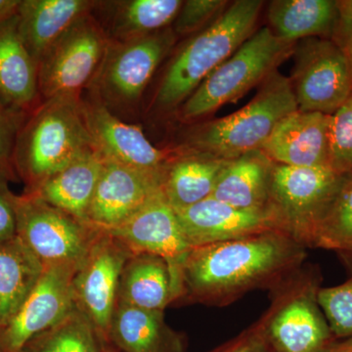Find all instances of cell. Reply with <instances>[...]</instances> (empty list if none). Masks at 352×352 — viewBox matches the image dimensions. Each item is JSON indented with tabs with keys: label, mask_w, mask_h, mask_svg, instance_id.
<instances>
[{
	"label": "cell",
	"mask_w": 352,
	"mask_h": 352,
	"mask_svg": "<svg viewBox=\"0 0 352 352\" xmlns=\"http://www.w3.org/2000/svg\"><path fill=\"white\" fill-rule=\"evenodd\" d=\"M329 168L338 175L352 170V95L330 116Z\"/></svg>",
	"instance_id": "cell-31"
},
{
	"label": "cell",
	"mask_w": 352,
	"mask_h": 352,
	"mask_svg": "<svg viewBox=\"0 0 352 352\" xmlns=\"http://www.w3.org/2000/svg\"><path fill=\"white\" fill-rule=\"evenodd\" d=\"M131 254L124 243L101 230L74 278L76 308L89 319L107 344L120 275Z\"/></svg>",
	"instance_id": "cell-12"
},
{
	"label": "cell",
	"mask_w": 352,
	"mask_h": 352,
	"mask_svg": "<svg viewBox=\"0 0 352 352\" xmlns=\"http://www.w3.org/2000/svg\"><path fill=\"white\" fill-rule=\"evenodd\" d=\"M208 352H273L261 321L256 320L239 335Z\"/></svg>",
	"instance_id": "cell-35"
},
{
	"label": "cell",
	"mask_w": 352,
	"mask_h": 352,
	"mask_svg": "<svg viewBox=\"0 0 352 352\" xmlns=\"http://www.w3.org/2000/svg\"><path fill=\"white\" fill-rule=\"evenodd\" d=\"M175 270L166 258L133 252L127 259L120 275L118 303L164 312L175 303Z\"/></svg>",
	"instance_id": "cell-23"
},
{
	"label": "cell",
	"mask_w": 352,
	"mask_h": 352,
	"mask_svg": "<svg viewBox=\"0 0 352 352\" xmlns=\"http://www.w3.org/2000/svg\"><path fill=\"white\" fill-rule=\"evenodd\" d=\"M267 18L271 31L285 43L332 38L339 7L333 0H275L268 6Z\"/></svg>",
	"instance_id": "cell-27"
},
{
	"label": "cell",
	"mask_w": 352,
	"mask_h": 352,
	"mask_svg": "<svg viewBox=\"0 0 352 352\" xmlns=\"http://www.w3.org/2000/svg\"><path fill=\"white\" fill-rule=\"evenodd\" d=\"M82 107L92 144L104 160L141 170L164 173L175 149H159L140 126L124 122L92 95L82 97Z\"/></svg>",
	"instance_id": "cell-14"
},
{
	"label": "cell",
	"mask_w": 352,
	"mask_h": 352,
	"mask_svg": "<svg viewBox=\"0 0 352 352\" xmlns=\"http://www.w3.org/2000/svg\"><path fill=\"white\" fill-rule=\"evenodd\" d=\"M263 3L261 0L232 2L183 44L166 65L150 111L162 116L177 112L201 82L254 34Z\"/></svg>",
	"instance_id": "cell-2"
},
{
	"label": "cell",
	"mask_w": 352,
	"mask_h": 352,
	"mask_svg": "<svg viewBox=\"0 0 352 352\" xmlns=\"http://www.w3.org/2000/svg\"><path fill=\"white\" fill-rule=\"evenodd\" d=\"M318 302L333 337L337 340L352 337V275L344 283L321 287Z\"/></svg>",
	"instance_id": "cell-32"
},
{
	"label": "cell",
	"mask_w": 352,
	"mask_h": 352,
	"mask_svg": "<svg viewBox=\"0 0 352 352\" xmlns=\"http://www.w3.org/2000/svg\"><path fill=\"white\" fill-rule=\"evenodd\" d=\"M339 20L332 39L346 55L352 74V0L338 1Z\"/></svg>",
	"instance_id": "cell-37"
},
{
	"label": "cell",
	"mask_w": 352,
	"mask_h": 352,
	"mask_svg": "<svg viewBox=\"0 0 352 352\" xmlns=\"http://www.w3.org/2000/svg\"><path fill=\"white\" fill-rule=\"evenodd\" d=\"M182 0H122L98 1L97 9L105 13L101 23L109 41L124 43L149 36L173 25Z\"/></svg>",
	"instance_id": "cell-26"
},
{
	"label": "cell",
	"mask_w": 352,
	"mask_h": 352,
	"mask_svg": "<svg viewBox=\"0 0 352 352\" xmlns=\"http://www.w3.org/2000/svg\"><path fill=\"white\" fill-rule=\"evenodd\" d=\"M330 116L296 110L278 122L263 150L274 163L329 168Z\"/></svg>",
	"instance_id": "cell-17"
},
{
	"label": "cell",
	"mask_w": 352,
	"mask_h": 352,
	"mask_svg": "<svg viewBox=\"0 0 352 352\" xmlns=\"http://www.w3.org/2000/svg\"><path fill=\"white\" fill-rule=\"evenodd\" d=\"M21 0H0V23L17 14Z\"/></svg>",
	"instance_id": "cell-38"
},
{
	"label": "cell",
	"mask_w": 352,
	"mask_h": 352,
	"mask_svg": "<svg viewBox=\"0 0 352 352\" xmlns=\"http://www.w3.org/2000/svg\"><path fill=\"white\" fill-rule=\"evenodd\" d=\"M307 248L279 230L192 248L175 268V303L226 307L270 289L305 263Z\"/></svg>",
	"instance_id": "cell-1"
},
{
	"label": "cell",
	"mask_w": 352,
	"mask_h": 352,
	"mask_svg": "<svg viewBox=\"0 0 352 352\" xmlns=\"http://www.w3.org/2000/svg\"><path fill=\"white\" fill-rule=\"evenodd\" d=\"M78 266L60 264L44 267L19 311L0 329L2 351H22L30 340L54 327L76 307L74 278Z\"/></svg>",
	"instance_id": "cell-13"
},
{
	"label": "cell",
	"mask_w": 352,
	"mask_h": 352,
	"mask_svg": "<svg viewBox=\"0 0 352 352\" xmlns=\"http://www.w3.org/2000/svg\"><path fill=\"white\" fill-rule=\"evenodd\" d=\"M82 107V96L43 100L21 124L12 160L13 170L27 191L94 150Z\"/></svg>",
	"instance_id": "cell-3"
},
{
	"label": "cell",
	"mask_w": 352,
	"mask_h": 352,
	"mask_svg": "<svg viewBox=\"0 0 352 352\" xmlns=\"http://www.w3.org/2000/svg\"><path fill=\"white\" fill-rule=\"evenodd\" d=\"M344 175L328 168H295L274 163L265 214L275 228L314 248L324 217Z\"/></svg>",
	"instance_id": "cell-7"
},
{
	"label": "cell",
	"mask_w": 352,
	"mask_h": 352,
	"mask_svg": "<svg viewBox=\"0 0 352 352\" xmlns=\"http://www.w3.org/2000/svg\"><path fill=\"white\" fill-rule=\"evenodd\" d=\"M289 78L298 111L332 116L352 95L346 55L332 38H309L296 43Z\"/></svg>",
	"instance_id": "cell-11"
},
{
	"label": "cell",
	"mask_w": 352,
	"mask_h": 352,
	"mask_svg": "<svg viewBox=\"0 0 352 352\" xmlns=\"http://www.w3.org/2000/svg\"><path fill=\"white\" fill-rule=\"evenodd\" d=\"M15 214L16 235L44 267L80 265L102 230L28 192L16 195Z\"/></svg>",
	"instance_id": "cell-9"
},
{
	"label": "cell",
	"mask_w": 352,
	"mask_h": 352,
	"mask_svg": "<svg viewBox=\"0 0 352 352\" xmlns=\"http://www.w3.org/2000/svg\"><path fill=\"white\" fill-rule=\"evenodd\" d=\"M108 344L122 352H187L186 337L164 320V311L117 303Z\"/></svg>",
	"instance_id": "cell-21"
},
{
	"label": "cell",
	"mask_w": 352,
	"mask_h": 352,
	"mask_svg": "<svg viewBox=\"0 0 352 352\" xmlns=\"http://www.w3.org/2000/svg\"><path fill=\"white\" fill-rule=\"evenodd\" d=\"M321 272L302 264L270 289L258 319L273 352H322L335 342L318 302Z\"/></svg>",
	"instance_id": "cell-5"
},
{
	"label": "cell",
	"mask_w": 352,
	"mask_h": 352,
	"mask_svg": "<svg viewBox=\"0 0 352 352\" xmlns=\"http://www.w3.org/2000/svg\"><path fill=\"white\" fill-rule=\"evenodd\" d=\"M295 45L278 38L270 27L254 32L201 82L177 111L178 117L185 122H194L239 100L277 71L293 55Z\"/></svg>",
	"instance_id": "cell-6"
},
{
	"label": "cell",
	"mask_w": 352,
	"mask_h": 352,
	"mask_svg": "<svg viewBox=\"0 0 352 352\" xmlns=\"http://www.w3.org/2000/svg\"><path fill=\"white\" fill-rule=\"evenodd\" d=\"M104 352H117L115 351V349H113V347L108 346L106 347L105 351Z\"/></svg>",
	"instance_id": "cell-41"
},
{
	"label": "cell",
	"mask_w": 352,
	"mask_h": 352,
	"mask_svg": "<svg viewBox=\"0 0 352 352\" xmlns=\"http://www.w3.org/2000/svg\"><path fill=\"white\" fill-rule=\"evenodd\" d=\"M109 44L107 34L94 12L72 25L39 61L41 101L82 96L100 68Z\"/></svg>",
	"instance_id": "cell-10"
},
{
	"label": "cell",
	"mask_w": 352,
	"mask_h": 352,
	"mask_svg": "<svg viewBox=\"0 0 352 352\" xmlns=\"http://www.w3.org/2000/svg\"><path fill=\"white\" fill-rule=\"evenodd\" d=\"M176 41L170 25L133 41H110L100 68L87 88L88 94L115 115L117 111L132 110Z\"/></svg>",
	"instance_id": "cell-8"
},
{
	"label": "cell",
	"mask_w": 352,
	"mask_h": 352,
	"mask_svg": "<svg viewBox=\"0 0 352 352\" xmlns=\"http://www.w3.org/2000/svg\"><path fill=\"white\" fill-rule=\"evenodd\" d=\"M339 256L352 275V251L340 252Z\"/></svg>",
	"instance_id": "cell-40"
},
{
	"label": "cell",
	"mask_w": 352,
	"mask_h": 352,
	"mask_svg": "<svg viewBox=\"0 0 352 352\" xmlns=\"http://www.w3.org/2000/svg\"><path fill=\"white\" fill-rule=\"evenodd\" d=\"M0 102L23 116L41 102L38 66L21 38L17 14L0 23Z\"/></svg>",
	"instance_id": "cell-19"
},
{
	"label": "cell",
	"mask_w": 352,
	"mask_h": 352,
	"mask_svg": "<svg viewBox=\"0 0 352 352\" xmlns=\"http://www.w3.org/2000/svg\"><path fill=\"white\" fill-rule=\"evenodd\" d=\"M228 6L226 0H187L183 1L173 21L176 36H190L201 31L223 12Z\"/></svg>",
	"instance_id": "cell-33"
},
{
	"label": "cell",
	"mask_w": 352,
	"mask_h": 352,
	"mask_svg": "<svg viewBox=\"0 0 352 352\" xmlns=\"http://www.w3.org/2000/svg\"><path fill=\"white\" fill-rule=\"evenodd\" d=\"M175 212L185 239L191 248L277 230L264 212L238 210L212 197Z\"/></svg>",
	"instance_id": "cell-18"
},
{
	"label": "cell",
	"mask_w": 352,
	"mask_h": 352,
	"mask_svg": "<svg viewBox=\"0 0 352 352\" xmlns=\"http://www.w3.org/2000/svg\"><path fill=\"white\" fill-rule=\"evenodd\" d=\"M0 352H3V351H2L1 349H0Z\"/></svg>",
	"instance_id": "cell-42"
},
{
	"label": "cell",
	"mask_w": 352,
	"mask_h": 352,
	"mask_svg": "<svg viewBox=\"0 0 352 352\" xmlns=\"http://www.w3.org/2000/svg\"><path fill=\"white\" fill-rule=\"evenodd\" d=\"M314 248L338 254L352 251V170L342 176L339 189L319 227Z\"/></svg>",
	"instance_id": "cell-30"
},
{
	"label": "cell",
	"mask_w": 352,
	"mask_h": 352,
	"mask_svg": "<svg viewBox=\"0 0 352 352\" xmlns=\"http://www.w3.org/2000/svg\"><path fill=\"white\" fill-rule=\"evenodd\" d=\"M92 0H21L17 10L21 38L36 64L80 18L94 12Z\"/></svg>",
	"instance_id": "cell-20"
},
{
	"label": "cell",
	"mask_w": 352,
	"mask_h": 352,
	"mask_svg": "<svg viewBox=\"0 0 352 352\" xmlns=\"http://www.w3.org/2000/svg\"><path fill=\"white\" fill-rule=\"evenodd\" d=\"M105 231L124 243L132 254L162 256L175 270L192 249L162 190L124 223Z\"/></svg>",
	"instance_id": "cell-16"
},
{
	"label": "cell",
	"mask_w": 352,
	"mask_h": 352,
	"mask_svg": "<svg viewBox=\"0 0 352 352\" xmlns=\"http://www.w3.org/2000/svg\"><path fill=\"white\" fill-rule=\"evenodd\" d=\"M322 352H352V337L336 340Z\"/></svg>",
	"instance_id": "cell-39"
},
{
	"label": "cell",
	"mask_w": 352,
	"mask_h": 352,
	"mask_svg": "<svg viewBox=\"0 0 352 352\" xmlns=\"http://www.w3.org/2000/svg\"><path fill=\"white\" fill-rule=\"evenodd\" d=\"M298 110L289 78L275 71L252 100L232 115L192 127L182 149L233 160L261 149L280 120Z\"/></svg>",
	"instance_id": "cell-4"
},
{
	"label": "cell",
	"mask_w": 352,
	"mask_h": 352,
	"mask_svg": "<svg viewBox=\"0 0 352 352\" xmlns=\"http://www.w3.org/2000/svg\"><path fill=\"white\" fill-rule=\"evenodd\" d=\"M102 166L103 157L96 150H91L28 193L34 194L58 210L89 223L88 210Z\"/></svg>",
	"instance_id": "cell-25"
},
{
	"label": "cell",
	"mask_w": 352,
	"mask_h": 352,
	"mask_svg": "<svg viewBox=\"0 0 352 352\" xmlns=\"http://www.w3.org/2000/svg\"><path fill=\"white\" fill-rule=\"evenodd\" d=\"M230 160L175 148L166 164L162 191L175 210H183L212 197L220 175Z\"/></svg>",
	"instance_id": "cell-22"
},
{
	"label": "cell",
	"mask_w": 352,
	"mask_h": 352,
	"mask_svg": "<svg viewBox=\"0 0 352 352\" xmlns=\"http://www.w3.org/2000/svg\"><path fill=\"white\" fill-rule=\"evenodd\" d=\"M108 346L76 307L54 327L30 340L21 352H104Z\"/></svg>",
	"instance_id": "cell-29"
},
{
	"label": "cell",
	"mask_w": 352,
	"mask_h": 352,
	"mask_svg": "<svg viewBox=\"0 0 352 352\" xmlns=\"http://www.w3.org/2000/svg\"><path fill=\"white\" fill-rule=\"evenodd\" d=\"M27 116L20 115L0 102V164L12 168L11 160L16 136Z\"/></svg>",
	"instance_id": "cell-36"
},
{
	"label": "cell",
	"mask_w": 352,
	"mask_h": 352,
	"mask_svg": "<svg viewBox=\"0 0 352 352\" xmlns=\"http://www.w3.org/2000/svg\"><path fill=\"white\" fill-rule=\"evenodd\" d=\"M13 168L0 164V242L16 236V195L9 187Z\"/></svg>",
	"instance_id": "cell-34"
},
{
	"label": "cell",
	"mask_w": 352,
	"mask_h": 352,
	"mask_svg": "<svg viewBox=\"0 0 352 352\" xmlns=\"http://www.w3.org/2000/svg\"><path fill=\"white\" fill-rule=\"evenodd\" d=\"M163 173L141 170L103 159L88 210V221L102 230H110L124 223L161 191Z\"/></svg>",
	"instance_id": "cell-15"
},
{
	"label": "cell",
	"mask_w": 352,
	"mask_h": 352,
	"mask_svg": "<svg viewBox=\"0 0 352 352\" xmlns=\"http://www.w3.org/2000/svg\"><path fill=\"white\" fill-rule=\"evenodd\" d=\"M44 266L18 237L0 242V329L19 311Z\"/></svg>",
	"instance_id": "cell-28"
},
{
	"label": "cell",
	"mask_w": 352,
	"mask_h": 352,
	"mask_svg": "<svg viewBox=\"0 0 352 352\" xmlns=\"http://www.w3.org/2000/svg\"><path fill=\"white\" fill-rule=\"evenodd\" d=\"M274 162L263 150L230 160L215 185L212 198L247 212H264Z\"/></svg>",
	"instance_id": "cell-24"
}]
</instances>
